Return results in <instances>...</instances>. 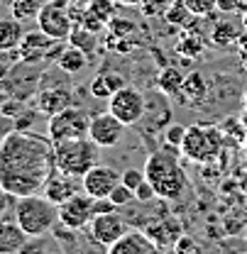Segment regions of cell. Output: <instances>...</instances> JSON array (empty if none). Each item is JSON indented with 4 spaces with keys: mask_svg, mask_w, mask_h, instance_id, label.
Instances as JSON below:
<instances>
[{
    "mask_svg": "<svg viewBox=\"0 0 247 254\" xmlns=\"http://www.w3.org/2000/svg\"><path fill=\"white\" fill-rule=\"evenodd\" d=\"M137 30V25L127 17H110L108 20V32H110V39H127L132 32Z\"/></svg>",
    "mask_w": 247,
    "mask_h": 254,
    "instance_id": "obj_29",
    "label": "cell"
},
{
    "mask_svg": "<svg viewBox=\"0 0 247 254\" xmlns=\"http://www.w3.org/2000/svg\"><path fill=\"white\" fill-rule=\"evenodd\" d=\"M108 110H110L120 123H125V125L130 127V125L142 123V118H145V113H147V100H145V95H142L140 88L125 83L123 88L108 100Z\"/></svg>",
    "mask_w": 247,
    "mask_h": 254,
    "instance_id": "obj_8",
    "label": "cell"
},
{
    "mask_svg": "<svg viewBox=\"0 0 247 254\" xmlns=\"http://www.w3.org/2000/svg\"><path fill=\"white\" fill-rule=\"evenodd\" d=\"M164 20H166L169 25H174V27H188V25H193L196 15L188 10V5H186L184 0H174V2L164 10Z\"/></svg>",
    "mask_w": 247,
    "mask_h": 254,
    "instance_id": "obj_26",
    "label": "cell"
},
{
    "mask_svg": "<svg viewBox=\"0 0 247 254\" xmlns=\"http://www.w3.org/2000/svg\"><path fill=\"white\" fill-rule=\"evenodd\" d=\"M108 198H110V200H113V203H115L118 208H127L130 203H135V190L127 189L123 181H120V184H118L115 189L110 190V195H108Z\"/></svg>",
    "mask_w": 247,
    "mask_h": 254,
    "instance_id": "obj_33",
    "label": "cell"
},
{
    "mask_svg": "<svg viewBox=\"0 0 247 254\" xmlns=\"http://www.w3.org/2000/svg\"><path fill=\"white\" fill-rule=\"evenodd\" d=\"M22 37H25V27L20 20L15 17L0 20V52H17Z\"/></svg>",
    "mask_w": 247,
    "mask_h": 254,
    "instance_id": "obj_21",
    "label": "cell"
},
{
    "mask_svg": "<svg viewBox=\"0 0 247 254\" xmlns=\"http://www.w3.org/2000/svg\"><path fill=\"white\" fill-rule=\"evenodd\" d=\"M123 86H125L123 76H118V73H98L91 81L88 91H91V95L95 100H110Z\"/></svg>",
    "mask_w": 247,
    "mask_h": 254,
    "instance_id": "obj_19",
    "label": "cell"
},
{
    "mask_svg": "<svg viewBox=\"0 0 247 254\" xmlns=\"http://www.w3.org/2000/svg\"><path fill=\"white\" fill-rule=\"evenodd\" d=\"M57 169L54 142L30 129H12L0 142V189L22 198L42 193Z\"/></svg>",
    "mask_w": 247,
    "mask_h": 254,
    "instance_id": "obj_1",
    "label": "cell"
},
{
    "mask_svg": "<svg viewBox=\"0 0 247 254\" xmlns=\"http://www.w3.org/2000/svg\"><path fill=\"white\" fill-rule=\"evenodd\" d=\"M196 242H193V237H188V235H181L179 240H176V245H174V252L176 254H184V252H188L191 247H193Z\"/></svg>",
    "mask_w": 247,
    "mask_h": 254,
    "instance_id": "obj_42",
    "label": "cell"
},
{
    "mask_svg": "<svg viewBox=\"0 0 247 254\" xmlns=\"http://www.w3.org/2000/svg\"><path fill=\"white\" fill-rule=\"evenodd\" d=\"M98 144L93 142L91 137H79V139H62L54 142V161L57 169L81 179L88 169H93L98 164Z\"/></svg>",
    "mask_w": 247,
    "mask_h": 254,
    "instance_id": "obj_4",
    "label": "cell"
},
{
    "mask_svg": "<svg viewBox=\"0 0 247 254\" xmlns=\"http://www.w3.org/2000/svg\"><path fill=\"white\" fill-rule=\"evenodd\" d=\"M66 47L62 39H54L49 37L47 32L34 30V32H25L20 47H17V54L22 64L34 66V64H44V62H57L62 49Z\"/></svg>",
    "mask_w": 247,
    "mask_h": 254,
    "instance_id": "obj_7",
    "label": "cell"
},
{
    "mask_svg": "<svg viewBox=\"0 0 247 254\" xmlns=\"http://www.w3.org/2000/svg\"><path fill=\"white\" fill-rule=\"evenodd\" d=\"M184 134H186V127L184 125H169L164 129V142L169 144V147H181V142H184Z\"/></svg>",
    "mask_w": 247,
    "mask_h": 254,
    "instance_id": "obj_34",
    "label": "cell"
},
{
    "mask_svg": "<svg viewBox=\"0 0 247 254\" xmlns=\"http://www.w3.org/2000/svg\"><path fill=\"white\" fill-rule=\"evenodd\" d=\"M69 44L79 47L81 52H86L91 57L93 52H95V47H98V39H95V32L86 30L83 25H74V30L69 34Z\"/></svg>",
    "mask_w": 247,
    "mask_h": 254,
    "instance_id": "obj_28",
    "label": "cell"
},
{
    "mask_svg": "<svg viewBox=\"0 0 247 254\" xmlns=\"http://www.w3.org/2000/svg\"><path fill=\"white\" fill-rule=\"evenodd\" d=\"M15 222L25 230L27 237L47 235L59 222V205H54L49 198L39 193L22 195L15 203Z\"/></svg>",
    "mask_w": 247,
    "mask_h": 254,
    "instance_id": "obj_3",
    "label": "cell"
},
{
    "mask_svg": "<svg viewBox=\"0 0 247 254\" xmlns=\"http://www.w3.org/2000/svg\"><path fill=\"white\" fill-rule=\"evenodd\" d=\"M220 132L225 134V137H230V139H235L238 144H243L247 137V129L245 125L240 123V118H223V123H220Z\"/></svg>",
    "mask_w": 247,
    "mask_h": 254,
    "instance_id": "obj_30",
    "label": "cell"
},
{
    "mask_svg": "<svg viewBox=\"0 0 247 254\" xmlns=\"http://www.w3.org/2000/svg\"><path fill=\"white\" fill-rule=\"evenodd\" d=\"M142 232L155 242L159 250L176 245V240L184 235V232H181V225L174 220V218H159V220L145 225V230H142Z\"/></svg>",
    "mask_w": 247,
    "mask_h": 254,
    "instance_id": "obj_18",
    "label": "cell"
},
{
    "mask_svg": "<svg viewBox=\"0 0 247 254\" xmlns=\"http://www.w3.org/2000/svg\"><path fill=\"white\" fill-rule=\"evenodd\" d=\"M59 220L71 230H86L93 220V195H88L86 190L74 193L59 205Z\"/></svg>",
    "mask_w": 247,
    "mask_h": 254,
    "instance_id": "obj_10",
    "label": "cell"
},
{
    "mask_svg": "<svg viewBox=\"0 0 247 254\" xmlns=\"http://www.w3.org/2000/svg\"><path fill=\"white\" fill-rule=\"evenodd\" d=\"M155 198H157V190L147 179L135 189V200H137V203H150V200H155Z\"/></svg>",
    "mask_w": 247,
    "mask_h": 254,
    "instance_id": "obj_36",
    "label": "cell"
},
{
    "mask_svg": "<svg viewBox=\"0 0 247 254\" xmlns=\"http://www.w3.org/2000/svg\"><path fill=\"white\" fill-rule=\"evenodd\" d=\"M240 123H243V125H245V129H247V108L243 110V115H240Z\"/></svg>",
    "mask_w": 247,
    "mask_h": 254,
    "instance_id": "obj_45",
    "label": "cell"
},
{
    "mask_svg": "<svg viewBox=\"0 0 247 254\" xmlns=\"http://www.w3.org/2000/svg\"><path fill=\"white\" fill-rule=\"evenodd\" d=\"M206 98H208V81H206V76L198 73V71H191L184 78V83H181V91L176 95V100L181 105H188V108H201L206 103Z\"/></svg>",
    "mask_w": 247,
    "mask_h": 254,
    "instance_id": "obj_17",
    "label": "cell"
},
{
    "mask_svg": "<svg viewBox=\"0 0 247 254\" xmlns=\"http://www.w3.org/2000/svg\"><path fill=\"white\" fill-rule=\"evenodd\" d=\"M235 47H238V54H240V62L243 66L247 68V30L240 32V37H238V42H235Z\"/></svg>",
    "mask_w": 247,
    "mask_h": 254,
    "instance_id": "obj_41",
    "label": "cell"
},
{
    "mask_svg": "<svg viewBox=\"0 0 247 254\" xmlns=\"http://www.w3.org/2000/svg\"><path fill=\"white\" fill-rule=\"evenodd\" d=\"M69 105H74V93L66 86H49V88H42L37 93V110L44 113L47 118L62 113Z\"/></svg>",
    "mask_w": 247,
    "mask_h": 254,
    "instance_id": "obj_15",
    "label": "cell"
},
{
    "mask_svg": "<svg viewBox=\"0 0 247 254\" xmlns=\"http://www.w3.org/2000/svg\"><path fill=\"white\" fill-rule=\"evenodd\" d=\"M145 179L155 186L157 198L164 200H179L188 186L184 169L174 152H155L145 164Z\"/></svg>",
    "mask_w": 247,
    "mask_h": 254,
    "instance_id": "obj_2",
    "label": "cell"
},
{
    "mask_svg": "<svg viewBox=\"0 0 247 254\" xmlns=\"http://www.w3.org/2000/svg\"><path fill=\"white\" fill-rule=\"evenodd\" d=\"M88 54L86 52H81L79 47H74V44H69V47H64L62 54H59V59H57V66L62 68L66 76H76V73H81L86 66H88Z\"/></svg>",
    "mask_w": 247,
    "mask_h": 254,
    "instance_id": "obj_22",
    "label": "cell"
},
{
    "mask_svg": "<svg viewBox=\"0 0 247 254\" xmlns=\"http://www.w3.org/2000/svg\"><path fill=\"white\" fill-rule=\"evenodd\" d=\"M243 152H245V157H247V137H245V142H243Z\"/></svg>",
    "mask_w": 247,
    "mask_h": 254,
    "instance_id": "obj_46",
    "label": "cell"
},
{
    "mask_svg": "<svg viewBox=\"0 0 247 254\" xmlns=\"http://www.w3.org/2000/svg\"><path fill=\"white\" fill-rule=\"evenodd\" d=\"M86 7L91 10L98 20H103L105 25H108V20L115 15V0H88Z\"/></svg>",
    "mask_w": 247,
    "mask_h": 254,
    "instance_id": "obj_31",
    "label": "cell"
},
{
    "mask_svg": "<svg viewBox=\"0 0 247 254\" xmlns=\"http://www.w3.org/2000/svg\"><path fill=\"white\" fill-rule=\"evenodd\" d=\"M88 127H91V113L79 108V105H69L62 113L49 118L47 134H49L52 142L79 139V137H88Z\"/></svg>",
    "mask_w": 247,
    "mask_h": 254,
    "instance_id": "obj_6",
    "label": "cell"
},
{
    "mask_svg": "<svg viewBox=\"0 0 247 254\" xmlns=\"http://www.w3.org/2000/svg\"><path fill=\"white\" fill-rule=\"evenodd\" d=\"M42 5H44L42 0H12L10 12H12V17L20 20L22 25H25V22H37Z\"/></svg>",
    "mask_w": 247,
    "mask_h": 254,
    "instance_id": "obj_27",
    "label": "cell"
},
{
    "mask_svg": "<svg viewBox=\"0 0 247 254\" xmlns=\"http://www.w3.org/2000/svg\"><path fill=\"white\" fill-rule=\"evenodd\" d=\"M225 147V134L218 125H191L186 127L184 142H181V154L196 164H208L223 154Z\"/></svg>",
    "mask_w": 247,
    "mask_h": 254,
    "instance_id": "obj_5",
    "label": "cell"
},
{
    "mask_svg": "<svg viewBox=\"0 0 247 254\" xmlns=\"http://www.w3.org/2000/svg\"><path fill=\"white\" fill-rule=\"evenodd\" d=\"M184 254H203V252H201V247H198V245H193V247H191L188 252H184Z\"/></svg>",
    "mask_w": 247,
    "mask_h": 254,
    "instance_id": "obj_44",
    "label": "cell"
},
{
    "mask_svg": "<svg viewBox=\"0 0 247 254\" xmlns=\"http://www.w3.org/2000/svg\"><path fill=\"white\" fill-rule=\"evenodd\" d=\"M125 123H120L110 110L108 113H95L91 115V127H88V137L103 149H110V147H118L125 137Z\"/></svg>",
    "mask_w": 247,
    "mask_h": 254,
    "instance_id": "obj_9",
    "label": "cell"
},
{
    "mask_svg": "<svg viewBox=\"0 0 247 254\" xmlns=\"http://www.w3.org/2000/svg\"><path fill=\"white\" fill-rule=\"evenodd\" d=\"M188 5V10L198 17V15H208L213 7H216V0H184Z\"/></svg>",
    "mask_w": 247,
    "mask_h": 254,
    "instance_id": "obj_37",
    "label": "cell"
},
{
    "mask_svg": "<svg viewBox=\"0 0 247 254\" xmlns=\"http://www.w3.org/2000/svg\"><path fill=\"white\" fill-rule=\"evenodd\" d=\"M238 37H240V30L235 27V22L220 20V22H216V27L211 32V44L218 47V49H228V47H235Z\"/></svg>",
    "mask_w": 247,
    "mask_h": 254,
    "instance_id": "obj_25",
    "label": "cell"
},
{
    "mask_svg": "<svg viewBox=\"0 0 247 254\" xmlns=\"http://www.w3.org/2000/svg\"><path fill=\"white\" fill-rule=\"evenodd\" d=\"M243 100H245V108H247V91H245V95H243Z\"/></svg>",
    "mask_w": 247,
    "mask_h": 254,
    "instance_id": "obj_47",
    "label": "cell"
},
{
    "mask_svg": "<svg viewBox=\"0 0 247 254\" xmlns=\"http://www.w3.org/2000/svg\"><path fill=\"white\" fill-rule=\"evenodd\" d=\"M37 25H39L42 32H47L49 37L62 39V42H66L71 30H74V20L69 15V7H62V5H57L52 0L42 5L39 17H37Z\"/></svg>",
    "mask_w": 247,
    "mask_h": 254,
    "instance_id": "obj_11",
    "label": "cell"
},
{
    "mask_svg": "<svg viewBox=\"0 0 247 254\" xmlns=\"http://www.w3.org/2000/svg\"><path fill=\"white\" fill-rule=\"evenodd\" d=\"M243 22H245V30H247V15H245V20H243Z\"/></svg>",
    "mask_w": 247,
    "mask_h": 254,
    "instance_id": "obj_48",
    "label": "cell"
},
{
    "mask_svg": "<svg viewBox=\"0 0 247 254\" xmlns=\"http://www.w3.org/2000/svg\"><path fill=\"white\" fill-rule=\"evenodd\" d=\"M27 235L17 222L0 220V252L2 254H17V250L25 245Z\"/></svg>",
    "mask_w": 247,
    "mask_h": 254,
    "instance_id": "obj_20",
    "label": "cell"
},
{
    "mask_svg": "<svg viewBox=\"0 0 247 254\" xmlns=\"http://www.w3.org/2000/svg\"><path fill=\"white\" fill-rule=\"evenodd\" d=\"M17 254H49V240H47V235L27 237L25 245L17 250Z\"/></svg>",
    "mask_w": 247,
    "mask_h": 254,
    "instance_id": "obj_32",
    "label": "cell"
},
{
    "mask_svg": "<svg viewBox=\"0 0 247 254\" xmlns=\"http://www.w3.org/2000/svg\"><path fill=\"white\" fill-rule=\"evenodd\" d=\"M184 78L186 76L176 68V66H166V68H162V71H159V76H157V91H159V93H164L166 98H176L179 91H181Z\"/></svg>",
    "mask_w": 247,
    "mask_h": 254,
    "instance_id": "obj_23",
    "label": "cell"
},
{
    "mask_svg": "<svg viewBox=\"0 0 247 254\" xmlns=\"http://www.w3.org/2000/svg\"><path fill=\"white\" fill-rule=\"evenodd\" d=\"M118 205L110 198H93V218L95 215H105V213H115Z\"/></svg>",
    "mask_w": 247,
    "mask_h": 254,
    "instance_id": "obj_38",
    "label": "cell"
},
{
    "mask_svg": "<svg viewBox=\"0 0 247 254\" xmlns=\"http://www.w3.org/2000/svg\"><path fill=\"white\" fill-rule=\"evenodd\" d=\"M120 184V174L105 164H95L81 176V189L93 198H108L110 190Z\"/></svg>",
    "mask_w": 247,
    "mask_h": 254,
    "instance_id": "obj_13",
    "label": "cell"
},
{
    "mask_svg": "<svg viewBox=\"0 0 247 254\" xmlns=\"http://www.w3.org/2000/svg\"><path fill=\"white\" fill-rule=\"evenodd\" d=\"M245 0H216V7L220 12H238Z\"/></svg>",
    "mask_w": 247,
    "mask_h": 254,
    "instance_id": "obj_40",
    "label": "cell"
},
{
    "mask_svg": "<svg viewBox=\"0 0 247 254\" xmlns=\"http://www.w3.org/2000/svg\"><path fill=\"white\" fill-rule=\"evenodd\" d=\"M2 113H5L7 118H12V115L17 118V115L22 113V103H20V98H15V103H5V105H2Z\"/></svg>",
    "mask_w": 247,
    "mask_h": 254,
    "instance_id": "obj_43",
    "label": "cell"
},
{
    "mask_svg": "<svg viewBox=\"0 0 247 254\" xmlns=\"http://www.w3.org/2000/svg\"><path fill=\"white\" fill-rule=\"evenodd\" d=\"M203 49H206L203 37L193 30H186L184 34L179 37V42H176V52H179L184 59H188V62H196V59L203 54Z\"/></svg>",
    "mask_w": 247,
    "mask_h": 254,
    "instance_id": "obj_24",
    "label": "cell"
},
{
    "mask_svg": "<svg viewBox=\"0 0 247 254\" xmlns=\"http://www.w3.org/2000/svg\"><path fill=\"white\" fill-rule=\"evenodd\" d=\"M81 189V179H76V176H69V174H64L59 169H54L52 171V176L47 179V184H44V189H42V195L44 198H49L54 205H62L64 200H69L74 193H79Z\"/></svg>",
    "mask_w": 247,
    "mask_h": 254,
    "instance_id": "obj_14",
    "label": "cell"
},
{
    "mask_svg": "<svg viewBox=\"0 0 247 254\" xmlns=\"http://www.w3.org/2000/svg\"><path fill=\"white\" fill-rule=\"evenodd\" d=\"M120 181H123L127 189H137L142 181H145V171H140V169H125L123 174H120Z\"/></svg>",
    "mask_w": 247,
    "mask_h": 254,
    "instance_id": "obj_35",
    "label": "cell"
},
{
    "mask_svg": "<svg viewBox=\"0 0 247 254\" xmlns=\"http://www.w3.org/2000/svg\"><path fill=\"white\" fill-rule=\"evenodd\" d=\"M88 232L95 242H100L103 247H110L115 245L120 237H125L130 232V225L123 215L115 210V213H105V215H95L88 225Z\"/></svg>",
    "mask_w": 247,
    "mask_h": 254,
    "instance_id": "obj_12",
    "label": "cell"
},
{
    "mask_svg": "<svg viewBox=\"0 0 247 254\" xmlns=\"http://www.w3.org/2000/svg\"><path fill=\"white\" fill-rule=\"evenodd\" d=\"M79 25H83L86 30L95 32V34H98V32H100V30H103V27H105V22H103V20H98V17L93 15V12H91V10H88V7L83 10V17H81V22H79Z\"/></svg>",
    "mask_w": 247,
    "mask_h": 254,
    "instance_id": "obj_39",
    "label": "cell"
},
{
    "mask_svg": "<svg viewBox=\"0 0 247 254\" xmlns=\"http://www.w3.org/2000/svg\"><path fill=\"white\" fill-rule=\"evenodd\" d=\"M108 254H162V250L142 230H130L125 237L108 247Z\"/></svg>",
    "mask_w": 247,
    "mask_h": 254,
    "instance_id": "obj_16",
    "label": "cell"
},
{
    "mask_svg": "<svg viewBox=\"0 0 247 254\" xmlns=\"http://www.w3.org/2000/svg\"><path fill=\"white\" fill-rule=\"evenodd\" d=\"M245 2H247V0H245Z\"/></svg>",
    "mask_w": 247,
    "mask_h": 254,
    "instance_id": "obj_49",
    "label": "cell"
}]
</instances>
